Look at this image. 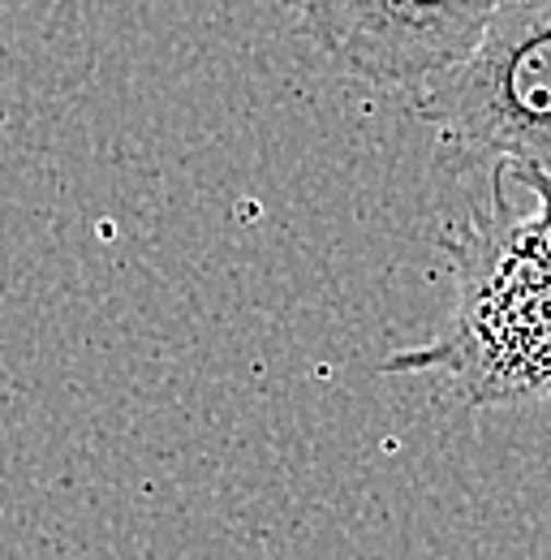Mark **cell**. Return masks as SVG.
I'll return each mask as SVG.
<instances>
[{
  "instance_id": "1",
  "label": "cell",
  "mask_w": 551,
  "mask_h": 560,
  "mask_svg": "<svg viewBox=\"0 0 551 560\" xmlns=\"http://www.w3.org/2000/svg\"><path fill=\"white\" fill-rule=\"evenodd\" d=\"M388 371H439L466 406L551 397V250L539 220L517 215L504 190L457 246L448 328L422 350L397 353Z\"/></svg>"
},
{
  "instance_id": "2",
  "label": "cell",
  "mask_w": 551,
  "mask_h": 560,
  "mask_svg": "<svg viewBox=\"0 0 551 560\" xmlns=\"http://www.w3.org/2000/svg\"><path fill=\"white\" fill-rule=\"evenodd\" d=\"M413 113L457 147L551 173V0H504L479 44L418 86Z\"/></svg>"
},
{
  "instance_id": "3",
  "label": "cell",
  "mask_w": 551,
  "mask_h": 560,
  "mask_svg": "<svg viewBox=\"0 0 551 560\" xmlns=\"http://www.w3.org/2000/svg\"><path fill=\"white\" fill-rule=\"evenodd\" d=\"M504 0H284L297 35L344 78L418 91L457 66Z\"/></svg>"
},
{
  "instance_id": "4",
  "label": "cell",
  "mask_w": 551,
  "mask_h": 560,
  "mask_svg": "<svg viewBox=\"0 0 551 560\" xmlns=\"http://www.w3.org/2000/svg\"><path fill=\"white\" fill-rule=\"evenodd\" d=\"M495 173H500V177H508L513 186L530 190V195H535V203L551 208V173H539V168H521V164H500Z\"/></svg>"
},
{
  "instance_id": "5",
  "label": "cell",
  "mask_w": 551,
  "mask_h": 560,
  "mask_svg": "<svg viewBox=\"0 0 551 560\" xmlns=\"http://www.w3.org/2000/svg\"><path fill=\"white\" fill-rule=\"evenodd\" d=\"M535 220H539V233H543V242H548V250H551V208H543V203H539Z\"/></svg>"
}]
</instances>
